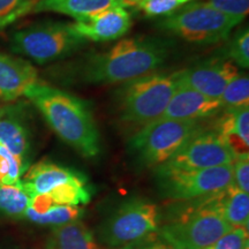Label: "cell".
Instances as JSON below:
<instances>
[{
  "label": "cell",
  "instance_id": "cell-19",
  "mask_svg": "<svg viewBox=\"0 0 249 249\" xmlns=\"http://www.w3.org/2000/svg\"><path fill=\"white\" fill-rule=\"evenodd\" d=\"M46 249H101L91 231L81 220L55 226L46 240Z\"/></svg>",
  "mask_w": 249,
  "mask_h": 249
},
{
  "label": "cell",
  "instance_id": "cell-8",
  "mask_svg": "<svg viewBox=\"0 0 249 249\" xmlns=\"http://www.w3.org/2000/svg\"><path fill=\"white\" fill-rule=\"evenodd\" d=\"M161 194L177 201H192L226 189L233 181V164L209 169L179 170L157 167Z\"/></svg>",
  "mask_w": 249,
  "mask_h": 249
},
{
  "label": "cell",
  "instance_id": "cell-5",
  "mask_svg": "<svg viewBox=\"0 0 249 249\" xmlns=\"http://www.w3.org/2000/svg\"><path fill=\"white\" fill-rule=\"evenodd\" d=\"M242 20L223 13L204 1H193L158 23L160 29L195 44H216L229 37Z\"/></svg>",
  "mask_w": 249,
  "mask_h": 249
},
{
  "label": "cell",
  "instance_id": "cell-17",
  "mask_svg": "<svg viewBox=\"0 0 249 249\" xmlns=\"http://www.w3.org/2000/svg\"><path fill=\"white\" fill-rule=\"evenodd\" d=\"M111 7L126 8V0H38L33 12H53L80 21Z\"/></svg>",
  "mask_w": 249,
  "mask_h": 249
},
{
  "label": "cell",
  "instance_id": "cell-18",
  "mask_svg": "<svg viewBox=\"0 0 249 249\" xmlns=\"http://www.w3.org/2000/svg\"><path fill=\"white\" fill-rule=\"evenodd\" d=\"M213 205L232 227H245L249 224V195L233 185L211 196Z\"/></svg>",
  "mask_w": 249,
  "mask_h": 249
},
{
  "label": "cell",
  "instance_id": "cell-28",
  "mask_svg": "<svg viewBox=\"0 0 249 249\" xmlns=\"http://www.w3.org/2000/svg\"><path fill=\"white\" fill-rule=\"evenodd\" d=\"M226 55L241 68L249 67V31L245 28L236 33L226 49Z\"/></svg>",
  "mask_w": 249,
  "mask_h": 249
},
{
  "label": "cell",
  "instance_id": "cell-11",
  "mask_svg": "<svg viewBox=\"0 0 249 249\" xmlns=\"http://www.w3.org/2000/svg\"><path fill=\"white\" fill-rule=\"evenodd\" d=\"M238 74V66L230 59L213 58L177 71V79L180 85L219 101L227 85Z\"/></svg>",
  "mask_w": 249,
  "mask_h": 249
},
{
  "label": "cell",
  "instance_id": "cell-13",
  "mask_svg": "<svg viewBox=\"0 0 249 249\" xmlns=\"http://www.w3.org/2000/svg\"><path fill=\"white\" fill-rule=\"evenodd\" d=\"M220 110L222 105L218 99L207 97L201 92L178 82V87L160 118L176 120H200L216 116Z\"/></svg>",
  "mask_w": 249,
  "mask_h": 249
},
{
  "label": "cell",
  "instance_id": "cell-12",
  "mask_svg": "<svg viewBox=\"0 0 249 249\" xmlns=\"http://www.w3.org/2000/svg\"><path fill=\"white\" fill-rule=\"evenodd\" d=\"M132 27V17L124 7H111L71 23L77 35L92 42H108L120 38Z\"/></svg>",
  "mask_w": 249,
  "mask_h": 249
},
{
  "label": "cell",
  "instance_id": "cell-23",
  "mask_svg": "<svg viewBox=\"0 0 249 249\" xmlns=\"http://www.w3.org/2000/svg\"><path fill=\"white\" fill-rule=\"evenodd\" d=\"M30 204V196L21 186L0 185V213L8 217L23 218Z\"/></svg>",
  "mask_w": 249,
  "mask_h": 249
},
{
  "label": "cell",
  "instance_id": "cell-3",
  "mask_svg": "<svg viewBox=\"0 0 249 249\" xmlns=\"http://www.w3.org/2000/svg\"><path fill=\"white\" fill-rule=\"evenodd\" d=\"M177 87V71L172 74L150 73L127 81L118 90L120 119L141 126L160 119Z\"/></svg>",
  "mask_w": 249,
  "mask_h": 249
},
{
  "label": "cell",
  "instance_id": "cell-20",
  "mask_svg": "<svg viewBox=\"0 0 249 249\" xmlns=\"http://www.w3.org/2000/svg\"><path fill=\"white\" fill-rule=\"evenodd\" d=\"M46 194H49L54 205L80 207V205L89 203L92 196V191L86 176L81 173L70 181L54 187Z\"/></svg>",
  "mask_w": 249,
  "mask_h": 249
},
{
  "label": "cell",
  "instance_id": "cell-4",
  "mask_svg": "<svg viewBox=\"0 0 249 249\" xmlns=\"http://www.w3.org/2000/svg\"><path fill=\"white\" fill-rule=\"evenodd\" d=\"M192 201L191 207L158 229L176 249H207L232 229L213 207L211 195Z\"/></svg>",
  "mask_w": 249,
  "mask_h": 249
},
{
  "label": "cell",
  "instance_id": "cell-9",
  "mask_svg": "<svg viewBox=\"0 0 249 249\" xmlns=\"http://www.w3.org/2000/svg\"><path fill=\"white\" fill-rule=\"evenodd\" d=\"M161 214L158 207L144 198H132L117 208L99 227V239L120 248L158 231Z\"/></svg>",
  "mask_w": 249,
  "mask_h": 249
},
{
  "label": "cell",
  "instance_id": "cell-2",
  "mask_svg": "<svg viewBox=\"0 0 249 249\" xmlns=\"http://www.w3.org/2000/svg\"><path fill=\"white\" fill-rule=\"evenodd\" d=\"M24 96L38 108L51 129L85 158L101 154V136L88 103L73 93L37 82Z\"/></svg>",
  "mask_w": 249,
  "mask_h": 249
},
{
  "label": "cell",
  "instance_id": "cell-29",
  "mask_svg": "<svg viewBox=\"0 0 249 249\" xmlns=\"http://www.w3.org/2000/svg\"><path fill=\"white\" fill-rule=\"evenodd\" d=\"M207 249H249L248 229L232 227Z\"/></svg>",
  "mask_w": 249,
  "mask_h": 249
},
{
  "label": "cell",
  "instance_id": "cell-1",
  "mask_svg": "<svg viewBox=\"0 0 249 249\" xmlns=\"http://www.w3.org/2000/svg\"><path fill=\"white\" fill-rule=\"evenodd\" d=\"M170 39L151 36L124 38L105 52L87 57L77 75L89 85H116L158 70L171 52Z\"/></svg>",
  "mask_w": 249,
  "mask_h": 249
},
{
  "label": "cell",
  "instance_id": "cell-30",
  "mask_svg": "<svg viewBox=\"0 0 249 249\" xmlns=\"http://www.w3.org/2000/svg\"><path fill=\"white\" fill-rule=\"evenodd\" d=\"M205 4L244 21L249 12V0H205Z\"/></svg>",
  "mask_w": 249,
  "mask_h": 249
},
{
  "label": "cell",
  "instance_id": "cell-32",
  "mask_svg": "<svg viewBox=\"0 0 249 249\" xmlns=\"http://www.w3.org/2000/svg\"><path fill=\"white\" fill-rule=\"evenodd\" d=\"M233 185L239 191L249 193V157H239L233 163Z\"/></svg>",
  "mask_w": 249,
  "mask_h": 249
},
{
  "label": "cell",
  "instance_id": "cell-22",
  "mask_svg": "<svg viewBox=\"0 0 249 249\" xmlns=\"http://www.w3.org/2000/svg\"><path fill=\"white\" fill-rule=\"evenodd\" d=\"M85 210L76 205H54L45 213H37L28 207L23 218L39 225H52L55 227L80 220Z\"/></svg>",
  "mask_w": 249,
  "mask_h": 249
},
{
  "label": "cell",
  "instance_id": "cell-27",
  "mask_svg": "<svg viewBox=\"0 0 249 249\" xmlns=\"http://www.w3.org/2000/svg\"><path fill=\"white\" fill-rule=\"evenodd\" d=\"M195 0H139L135 6L145 17H167Z\"/></svg>",
  "mask_w": 249,
  "mask_h": 249
},
{
  "label": "cell",
  "instance_id": "cell-10",
  "mask_svg": "<svg viewBox=\"0 0 249 249\" xmlns=\"http://www.w3.org/2000/svg\"><path fill=\"white\" fill-rule=\"evenodd\" d=\"M234 160L235 155L232 149L216 130L198 128L161 165L169 169L195 170L233 164Z\"/></svg>",
  "mask_w": 249,
  "mask_h": 249
},
{
  "label": "cell",
  "instance_id": "cell-7",
  "mask_svg": "<svg viewBox=\"0 0 249 249\" xmlns=\"http://www.w3.org/2000/svg\"><path fill=\"white\" fill-rule=\"evenodd\" d=\"M198 128V120L160 118L134 134L128 143L129 151L144 166L158 167L166 163Z\"/></svg>",
  "mask_w": 249,
  "mask_h": 249
},
{
  "label": "cell",
  "instance_id": "cell-25",
  "mask_svg": "<svg viewBox=\"0 0 249 249\" xmlns=\"http://www.w3.org/2000/svg\"><path fill=\"white\" fill-rule=\"evenodd\" d=\"M26 164L0 144V185L20 186Z\"/></svg>",
  "mask_w": 249,
  "mask_h": 249
},
{
  "label": "cell",
  "instance_id": "cell-14",
  "mask_svg": "<svg viewBox=\"0 0 249 249\" xmlns=\"http://www.w3.org/2000/svg\"><path fill=\"white\" fill-rule=\"evenodd\" d=\"M37 82L38 73L29 61L0 52V101H15Z\"/></svg>",
  "mask_w": 249,
  "mask_h": 249
},
{
  "label": "cell",
  "instance_id": "cell-21",
  "mask_svg": "<svg viewBox=\"0 0 249 249\" xmlns=\"http://www.w3.org/2000/svg\"><path fill=\"white\" fill-rule=\"evenodd\" d=\"M0 144L27 165L29 139L26 128L20 121L13 118H0Z\"/></svg>",
  "mask_w": 249,
  "mask_h": 249
},
{
  "label": "cell",
  "instance_id": "cell-26",
  "mask_svg": "<svg viewBox=\"0 0 249 249\" xmlns=\"http://www.w3.org/2000/svg\"><path fill=\"white\" fill-rule=\"evenodd\" d=\"M38 0H0V30L33 12Z\"/></svg>",
  "mask_w": 249,
  "mask_h": 249
},
{
  "label": "cell",
  "instance_id": "cell-16",
  "mask_svg": "<svg viewBox=\"0 0 249 249\" xmlns=\"http://www.w3.org/2000/svg\"><path fill=\"white\" fill-rule=\"evenodd\" d=\"M235 155L239 157L248 156L249 150V108L225 110L217 120L214 128Z\"/></svg>",
  "mask_w": 249,
  "mask_h": 249
},
{
  "label": "cell",
  "instance_id": "cell-33",
  "mask_svg": "<svg viewBox=\"0 0 249 249\" xmlns=\"http://www.w3.org/2000/svg\"><path fill=\"white\" fill-rule=\"evenodd\" d=\"M138 1L139 0H126V5H127V7H129V6H135L136 4H138Z\"/></svg>",
  "mask_w": 249,
  "mask_h": 249
},
{
  "label": "cell",
  "instance_id": "cell-15",
  "mask_svg": "<svg viewBox=\"0 0 249 249\" xmlns=\"http://www.w3.org/2000/svg\"><path fill=\"white\" fill-rule=\"evenodd\" d=\"M81 174L70 167L61 166L51 160H40L34 164L24 174L20 186L30 198L38 194H46L54 187L70 181Z\"/></svg>",
  "mask_w": 249,
  "mask_h": 249
},
{
  "label": "cell",
  "instance_id": "cell-24",
  "mask_svg": "<svg viewBox=\"0 0 249 249\" xmlns=\"http://www.w3.org/2000/svg\"><path fill=\"white\" fill-rule=\"evenodd\" d=\"M222 108L235 110L249 105V77L248 74L239 73L227 85L219 98Z\"/></svg>",
  "mask_w": 249,
  "mask_h": 249
},
{
  "label": "cell",
  "instance_id": "cell-6",
  "mask_svg": "<svg viewBox=\"0 0 249 249\" xmlns=\"http://www.w3.org/2000/svg\"><path fill=\"white\" fill-rule=\"evenodd\" d=\"M88 40L77 35L71 23L45 21L14 33L11 49L39 65L59 60L82 48Z\"/></svg>",
  "mask_w": 249,
  "mask_h": 249
},
{
  "label": "cell",
  "instance_id": "cell-31",
  "mask_svg": "<svg viewBox=\"0 0 249 249\" xmlns=\"http://www.w3.org/2000/svg\"><path fill=\"white\" fill-rule=\"evenodd\" d=\"M119 249H176L166 239L160 235V233L156 231L128 245H124Z\"/></svg>",
  "mask_w": 249,
  "mask_h": 249
},
{
  "label": "cell",
  "instance_id": "cell-34",
  "mask_svg": "<svg viewBox=\"0 0 249 249\" xmlns=\"http://www.w3.org/2000/svg\"><path fill=\"white\" fill-rule=\"evenodd\" d=\"M7 107H0V118H2L5 116L6 113H7Z\"/></svg>",
  "mask_w": 249,
  "mask_h": 249
}]
</instances>
